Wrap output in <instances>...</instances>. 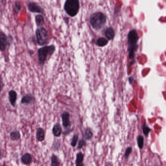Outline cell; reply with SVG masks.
Wrapping results in <instances>:
<instances>
[{
    "label": "cell",
    "mask_w": 166,
    "mask_h": 166,
    "mask_svg": "<svg viewBox=\"0 0 166 166\" xmlns=\"http://www.w3.org/2000/svg\"><path fill=\"white\" fill-rule=\"evenodd\" d=\"M56 47L54 45L46 46L39 48L38 50L39 64L41 66H43L48 57H51L55 52Z\"/></svg>",
    "instance_id": "6da1fadb"
},
{
    "label": "cell",
    "mask_w": 166,
    "mask_h": 166,
    "mask_svg": "<svg viewBox=\"0 0 166 166\" xmlns=\"http://www.w3.org/2000/svg\"><path fill=\"white\" fill-rule=\"evenodd\" d=\"M106 16L101 12L92 14L90 17V23L94 28L99 30L105 25L106 22Z\"/></svg>",
    "instance_id": "7a4b0ae2"
},
{
    "label": "cell",
    "mask_w": 166,
    "mask_h": 166,
    "mask_svg": "<svg viewBox=\"0 0 166 166\" xmlns=\"http://www.w3.org/2000/svg\"><path fill=\"white\" fill-rule=\"evenodd\" d=\"M36 41L39 46H45L49 42V39L48 31L45 28L39 27L35 31Z\"/></svg>",
    "instance_id": "3957f363"
},
{
    "label": "cell",
    "mask_w": 166,
    "mask_h": 166,
    "mask_svg": "<svg viewBox=\"0 0 166 166\" xmlns=\"http://www.w3.org/2000/svg\"><path fill=\"white\" fill-rule=\"evenodd\" d=\"M65 11L67 14L74 17L77 14L79 9V0H66L64 6Z\"/></svg>",
    "instance_id": "277c9868"
},
{
    "label": "cell",
    "mask_w": 166,
    "mask_h": 166,
    "mask_svg": "<svg viewBox=\"0 0 166 166\" xmlns=\"http://www.w3.org/2000/svg\"><path fill=\"white\" fill-rule=\"evenodd\" d=\"M13 37L11 35L9 36L2 31H0V51L4 52L7 47L12 44Z\"/></svg>",
    "instance_id": "5b68a950"
},
{
    "label": "cell",
    "mask_w": 166,
    "mask_h": 166,
    "mask_svg": "<svg viewBox=\"0 0 166 166\" xmlns=\"http://www.w3.org/2000/svg\"><path fill=\"white\" fill-rule=\"evenodd\" d=\"M62 124L63 127L65 129V131L64 132L65 135H68L71 132L72 129H70L71 126V122L70 120V114L68 112H64L61 115Z\"/></svg>",
    "instance_id": "8992f818"
},
{
    "label": "cell",
    "mask_w": 166,
    "mask_h": 166,
    "mask_svg": "<svg viewBox=\"0 0 166 166\" xmlns=\"http://www.w3.org/2000/svg\"><path fill=\"white\" fill-rule=\"evenodd\" d=\"M139 39L138 33L136 30H131L129 32L128 36V42L129 44V48L131 47H136L138 48V46L136 44Z\"/></svg>",
    "instance_id": "52a82bcc"
},
{
    "label": "cell",
    "mask_w": 166,
    "mask_h": 166,
    "mask_svg": "<svg viewBox=\"0 0 166 166\" xmlns=\"http://www.w3.org/2000/svg\"><path fill=\"white\" fill-rule=\"evenodd\" d=\"M27 6H28V11H30L31 13H39V14H43L44 13L43 8L37 2H29Z\"/></svg>",
    "instance_id": "ba28073f"
},
{
    "label": "cell",
    "mask_w": 166,
    "mask_h": 166,
    "mask_svg": "<svg viewBox=\"0 0 166 166\" xmlns=\"http://www.w3.org/2000/svg\"><path fill=\"white\" fill-rule=\"evenodd\" d=\"M35 101L34 97L31 94H25L22 98L21 103L24 105H31Z\"/></svg>",
    "instance_id": "9c48e42d"
},
{
    "label": "cell",
    "mask_w": 166,
    "mask_h": 166,
    "mask_svg": "<svg viewBox=\"0 0 166 166\" xmlns=\"http://www.w3.org/2000/svg\"><path fill=\"white\" fill-rule=\"evenodd\" d=\"M9 98L10 104L12 106H15L17 99V93L15 90H11L9 92Z\"/></svg>",
    "instance_id": "30bf717a"
},
{
    "label": "cell",
    "mask_w": 166,
    "mask_h": 166,
    "mask_svg": "<svg viewBox=\"0 0 166 166\" xmlns=\"http://www.w3.org/2000/svg\"><path fill=\"white\" fill-rule=\"evenodd\" d=\"M52 133L55 137H60L62 134V128L60 123H57L53 127Z\"/></svg>",
    "instance_id": "8fae6325"
},
{
    "label": "cell",
    "mask_w": 166,
    "mask_h": 166,
    "mask_svg": "<svg viewBox=\"0 0 166 166\" xmlns=\"http://www.w3.org/2000/svg\"><path fill=\"white\" fill-rule=\"evenodd\" d=\"M32 161V157L29 153H25L21 157V162L25 165L31 164Z\"/></svg>",
    "instance_id": "7c38bea8"
},
{
    "label": "cell",
    "mask_w": 166,
    "mask_h": 166,
    "mask_svg": "<svg viewBox=\"0 0 166 166\" xmlns=\"http://www.w3.org/2000/svg\"><path fill=\"white\" fill-rule=\"evenodd\" d=\"M83 139L84 140H91L93 136V133L91 128H85L83 132Z\"/></svg>",
    "instance_id": "4fadbf2b"
},
{
    "label": "cell",
    "mask_w": 166,
    "mask_h": 166,
    "mask_svg": "<svg viewBox=\"0 0 166 166\" xmlns=\"http://www.w3.org/2000/svg\"><path fill=\"white\" fill-rule=\"evenodd\" d=\"M36 138L38 141L42 142L45 139V132L44 129L42 128H38L36 131Z\"/></svg>",
    "instance_id": "5bb4252c"
},
{
    "label": "cell",
    "mask_w": 166,
    "mask_h": 166,
    "mask_svg": "<svg viewBox=\"0 0 166 166\" xmlns=\"http://www.w3.org/2000/svg\"><path fill=\"white\" fill-rule=\"evenodd\" d=\"M35 23H36V25L38 28L42 27L45 23V20L44 17L42 15L38 14L35 16Z\"/></svg>",
    "instance_id": "9a60e30c"
},
{
    "label": "cell",
    "mask_w": 166,
    "mask_h": 166,
    "mask_svg": "<svg viewBox=\"0 0 166 166\" xmlns=\"http://www.w3.org/2000/svg\"><path fill=\"white\" fill-rule=\"evenodd\" d=\"M83 153L81 152H79L77 153L76 155V165L77 166H83L84 164L83 162L84 160Z\"/></svg>",
    "instance_id": "2e32d148"
},
{
    "label": "cell",
    "mask_w": 166,
    "mask_h": 166,
    "mask_svg": "<svg viewBox=\"0 0 166 166\" xmlns=\"http://www.w3.org/2000/svg\"><path fill=\"white\" fill-rule=\"evenodd\" d=\"M10 138L12 141L19 140L20 138V132L18 130H14L10 134Z\"/></svg>",
    "instance_id": "e0dca14e"
},
{
    "label": "cell",
    "mask_w": 166,
    "mask_h": 166,
    "mask_svg": "<svg viewBox=\"0 0 166 166\" xmlns=\"http://www.w3.org/2000/svg\"><path fill=\"white\" fill-rule=\"evenodd\" d=\"M105 36L109 40L112 39L115 37V33L114 29L112 28H108L105 31Z\"/></svg>",
    "instance_id": "ac0fdd59"
},
{
    "label": "cell",
    "mask_w": 166,
    "mask_h": 166,
    "mask_svg": "<svg viewBox=\"0 0 166 166\" xmlns=\"http://www.w3.org/2000/svg\"><path fill=\"white\" fill-rule=\"evenodd\" d=\"M51 166H59L60 165V161L57 155L53 154L51 157Z\"/></svg>",
    "instance_id": "d6986e66"
},
{
    "label": "cell",
    "mask_w": 166,
    "mask_h": 166,
    "mask_svg": "<svg viewBox=\"0 0 166 166\" xmlns=\"http://www.w3.org/2000/svg\"><path fill=\"white\" fill-rule=\"evenodd\" d=\"M141 127H142V131L144 135L146 136H148L152 129L149 127L148 125L145 122L142 125Z\"/></svg>",
    "instance_id": "ffe728a7"
},
{
    "label": "cell",
    "mask_w": 166,
    "mask_h": 166,
    "mask_svg": "<svg viewBox=\"0 0 166 166\" xmlns=\"http://www.w3.org/2000/svg\"><path fill=\"white\" fill-rule=\"evenodd\" d=\"M137 143L139 148L142 149L144 146V138L141 135H138L137 137Z\"/></svg>",
    "instance_id": "44dd1931"
},
{
    "label": "cell",
    "mask_w": 166,
    "mask_h": 166,
    "mask_svg": "<svg viewBox=\"0 0 166 166\" xmlns=\"http://www.w3.org/2000/svg\"><path fill=\"white\" fill-rule=\"evenodd\" d=\"M22 9V5L20 2L16 1L15 2L14 7L13 11L14 12L16 15H18V14L20 12Z\"/></svg>",
    "instance_id": "7402d4cb"
},
{
    "label": "cell",
    "mask_w": 166,
    "mask_h": 166,
    "mask_svg": "<svg viewBox=\"0 0 166 166\" xmlns=\"http://www.w3.org/2000/svg\"><path fill=\"white\" fill-rule=\"evenodd\" d=\"M108 42L107 40L104 38H99L97 39V44L98 46H104L107 44Z\"/></svg>",
    "instance_id": "603a6c76"
},
{
    "label": "cell",
    "mask_w": 166,
    "mask_h": 166,
    "mask_svg": "<svg viewBox=\"0 0 166 166\" xmlns=\"http://www.w3.org/2000/svg\"><path fill=\"white\" fill-rule=\"evenodd\" d=\"M78 139H79V135L78 134H74L71 142V145L72 146V147H75L76 146L78 143Z\"/></svg>",
    "instance_id": "cb8c5ba5"
},
{
    "label": "cell",
    "mask_w": 166,
    "mask_h": 166,
    "mask_svg": "<svg viewBox=\"0 0 166 166\" xmlns=\"http://www.w3.org/2000/svg\"><path fill=\"white\" fill-rule=\"evenodd\" d=\"M86 145V140H84L83 138L81 139L79 141L78 143V149H81L84 146Z\"/></svg>",
    "instance_id": "d4e9b609"
},
{
    "label": "cell",
    "mask_w": 166,
    "mask_h": 166,
    "mask_svg": "<svg viewBox=\"0 0 166 166\" xmlns=\"http://www.w3.org/2000/svg\"><path fill=\"white\" fill-rule=\"evenodd\" d=\"M132 147H129L126 149L125 153L124 154V157L125 158L127 159L128 157H129V155H130L131 153L132 152Z\"/></svg>",
    "instance_id": "484cf974"
},
{
    "label": "cell",
    "mask_w": 166,
    "mask_h": 166,
    "mask_svg": "<svg viewBox=\"0 0 166 166\" xmlns=\"http://www.w3.org/2000/svg\"><path fill=\"white\" fill-rule=\"evenodd\" d=\"M4 84L2 83V80H1V79H0V93H1V92L2 91V89L4 87Z\"/></svg>",
    "instance_id": "4316f807"
},
{
    "label": "cell",
    "mask_w": 166,
    "mask_h": 166,
    "mask_svg": "<svg viewBox=\"0 0 166 166\" xmlns=\"http://www.w3.org/2000/svg\"><path fill=\"white\" fill-rule=\"evenodd\" d=\"M129 83L130 84H131L134 80V78L133 77H130L129 78Z\"/></svg>",
    "instance_id": "83f0119b"
},
{
    "label": "cell",
    "mask_w": 166,
    "mask_h": 166,
    "mask_svg": "<svg viewBox=\"0 0 166 166\" xmlns=\"http://www.w3.org/2000/svg\"><path fill=\"white\" fill-rule=\"evenodd\" d=\"M3 157V154H2V149H0V159H2V158Z\"/></svg>",
    "instance_id": "f1b7e54d"
},
{
    "label": "cell",
    "mask_w": 166,
    "mask_h": 166,
    "mask_svg": "<svg viewBox=\"0 0 166 166\" xmlns=\"http://www.w3.org/2000/svg\"><path fill=\"white\" fill-rule=\"evenodd\" d=\"M4 1V0H1V2H3Z\"/></svg>",
    "instance_id": "f546056e"
},
{
    "label": "cell",
    "mask_w": 166,
    "mask_h": 166,
    "mask_svg": "<svg viewBox=\"0 0 166 166\" xmlns=\"http://www.w3.org/2000/svg\"><path fill=\"white\" fill-rule=\"evenodd\" d=\"M0 2H1V0H0Z\"/></svg>",
    "instance_id": "4dcf8cb0"
}]
</instances>
